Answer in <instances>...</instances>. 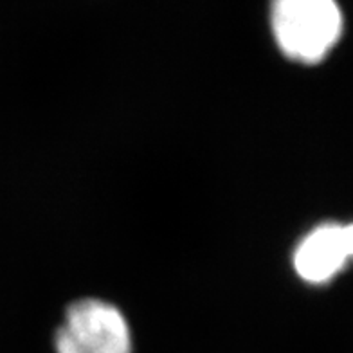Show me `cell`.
Wrapping results in <instances>:
<instances>
[{"instance_id":"obj_1","label":"cell","mask_w":353,"mask_h":353,"mask_svg":"<svg viewBox=\"0 0 353 353\" xmlns=\"http://www.w3.org/2000/svg\"><path fill=\"white\" fill-rule=\"evenodd\" d=\"M270 23L281 52L301 63L325 60L343 34L335 0H272Z\"/></svg>"},{"instance_id":"obj_2","label":"cell","mask_w":353,"mask_h":353,"mask_svg":"<svg viewBox=\"0 0 353 353\" xmlns=\"http://www.w3.org/2000/svg\"><path fill=\"white\" fill-rule=\"evenodd\" d=\"M56 353H132L125 316L99 299H83L67 310L56 332Z\"/></svg>"},{"instance_id":"obj_3","label":"cell","mask_w":353,"mask_h":353,"mask_svg":"<svg viewBox=\"0 0 353 353\" xmlns=\"http://www.w3.org/2000/svg\"><path fill=\"white\" fill-rule=\"evenodd\" d=\"M353 260V223H323L303 238L294 254L301 279L319 285L330 281Z\"/></svg>"}]
</instances>
